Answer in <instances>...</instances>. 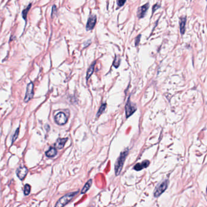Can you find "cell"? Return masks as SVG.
<instances>
[{
  "mask_svg": "<svg viewBox=\"0 0 207 207\" xmlns=\"http://www.w3.org/2000/svg\"><path fill=\"white\" fill-rule=\"evenodd\" d=\"M120 58L118 55H117L115 58V60H114V63H113V65L116 68H118L120 65Z\"/></svg>",
  "mask_w": 207,
  "mask_h": 207,
  "instance_id": "cell-19",
  "label": "cell"
},
{
  "mask_svg": "<svg viewBox=\"0 0 207 207\" xmlns=\"http://www.w3.org/2000/svg\"><path fill=\"white\" fill-rule=\"evenodd\" d=\"M96 20L97 17L96 15H91L89 17L87 22V24H86V30H90L94 28L96 23Z\"/></svg>",
  "mask_w": 207,
  "mask_h": 207,
  "instance_id": "cell-8",
  "label": "cell"
},
{
  "mask_svg": "<svg viewBox=\"0 0 207 207\" xmlns=\"http://www.w3.org/2000/svg\"><path fill=\"white\" fill-rule=\"evenodd\" d=\"M57 154V150L55 147H50V149L46 152V156L48 157H53Z\"/></svg>",
  "mask_w": 207,
  "mask_h": 207,
  "instance_id": "cell-12",
  "label": "cell"
},
{
  "mask_svg": "<svg viewBox=\"0 0 207 207\" xmlns=\"http://www.w3.org/2000/svg\"><path fill=\"white\" fill-rule=\"evenodd\" d=\"M19 131H20V128H18L16 129V130L15 131V133H14L13 135V137H12V143H13V142L16 140V139H17V137H18V134H19Z\"/></svg>",
  "mask_w": 207,
  "mask_h": 207,
  "instance_id": "cell-20",
  "label": "cell"
},
{
  "mask_svg": "<svg viewBox=\"0 0 207 207\" xmlns=\"http://www.w3.org/2000/svg\"><path fill=\"white\" fill-rule=\"evenodd\" d=\"M28 172V169L25 167H20L16 170V175L20 180H23Z\"/></svg>",
  "mask_w": 207,
  "mask_h": 207,
  "instance_id": "cell-7",
  "label": "cell"
},
{
  "mask_svg": "<svg viewBox=\"0 0 207 207\" xmlns=\"http://www.w3.org/2000/svg\"><path fill=\"white\" fill-rule=\"evenodd\" d=\"M168 185V180H165L159 184L155 189L154 192V196L155 197H158L167 189Z\"/></svg>",
  "mask_w": 207,
  "mask_h": 207,
  "instance_id": "cell-3",
  "label": "cell"
},
{
  "mask_svg": "<svg viewBox=\"0 0 207 207\" xmlns=\"http://www.w3.org/2000/svg\"><path fill=\"white\" fill-rule=\"evenodd\" d=\"M106 107V103H103V104L100 106V108H99V110L98 111V113L97 114V117H99L103 113H104V111H105Z\"/></svg>",
  "mask_w": 207,
  "mask_h": 207,
  "instance_id": "cell-17",
  "label": "cell"
},
{
  "mask_svg": "<svg viewBox=\"0 0 207 207\" xmlns=\"http://www.w3.org/2000/svg\"><path fill=\"white\" fill-rule=\"evenodd\" d=\"M150 161L148 160H145L141 163H138L134 167V169L136 171H141L144 168H147L150 165Z\"/></svg>",
  "mask_w": 207,
  "mask_h": 207,
  "instance_id": "cell-10",
  "label": "cell"
},
{
  "mask_svg": "<svg viewBox=\"0 0 207 207\" xmlns=\"http://www.w3.org/2000/svg\"><path fill=\"white\" fill-rule=\"evenodd\" d=\"M159 7H160V6H158L157 4H156L155 6H154L153 9H152V12H154L155 11H156L157 9H158Z\"/></svg>",
  "mask_w": 207,
  "mask_h": 207,
  "instance_id": "cell-24",
  "label": "cell"
},
{
  "mask_svg": "<svg viewBox=\"0 0 207 207\" xmlns=\"http://www.w3.org/2000/svg\"><path fill=\"white\" fill-rule=\"evenodd\" d=\"M78 193H79V191H77L68 193L65 195L58 201V202L55 205V206H63L66 205L71 200H72L73 198Z\"/></svg>",
  "mask_w": 207,
  "mask_h": 207,
  "instance_id": "cell-2",
  "label": "cell"
},
{
  "mask_svg": "<svg viewBox=\"0 0 207 207\" xmlns=\"http://www.w3.org/2000/svg\"><path fill=\"white\" fill-rule=\"evenodd\" d=\"M186 18H182L180 22V29L182 35H184L185 32V24H186Z\"/></svg>",
  "mask_w": 207,
  "mask_h": 207,
  "instance_id": "cell-14",
  "label": "cell"
},
{
  "mask_svg": "<svg viewBox=\"0 0 207 207\" xmlns=\"http://www.w3.org/2000/svg\"><path fill=\"white\" fill-rule=\"evenodd\" d=\"M30 189H31V187L29 184L25 185L24 188V194L26 196L29 195L30 192Z\"/></svg>",
  "mask_w": 207,
  "mask_h": 207,
  "instance_id": "cell-18",
  "label": "cell"
},
{
  "mask_svg": "<svg viewBox=\"0 0 207 207\" xmlns=\"http://www.w3.org/2000/svg\"><path fill=\"white\" fill-rule=\"evenodd\" d=\"M92 179L89 180L88 182L86 183V184L84 185L83 189H82V191H81V193L84 194L87 192L89 189V188H91V186L92 185Z\"/></svg>",
  "mask_w": 207,
  "mask_h": 207,
  "instance_id": "cell-13",
  "label": "cell"
},
{
  "mask_svg": "<svg viewBox=\"0 0 207 207\" xmlns=\"http://www.w3.org/2000/svg\"><path fill=\"white\" fill-rule=\"evenodd\" d=\"M128 150L123 151L121 154H120V156L117 160L115 164V173L116 176L119 175L120 174V172H121L123 168V163L125 161V159L128 156Z\"/></svg>",
  "mask_w": 207,
  "mask_h": 207,
  "instance_id": "cell-1",
  "label": "cell"
},
{
  "mask_svg": "<svg viewBox=\"0 0 207 207\" xmlns=\"http://www.w3.org/2000/svg\"><path fill=\"white\" fill-rule=\"evenodd\" d=\"M136 109H137V107H136L135 105H134V103H133L130 101V97H129L128 102H127L126 106H125L126 117L128 118L129 117H130L134 113V112H135Z\"/></svg>",
  "mask_w": 207,
  "mask_h": 207,
  "instance_id": "cell-4",
  "label": "cell"
},
{
  "mask_svg": "<svg viewBox=\"0 0 207 207\" xmlns=\"http://www.w3.org/2000/svg\"><path fill=\"white\" fill-rule=\"evenodd\" d=\"M149 6H150L149 4L146 3V4L142 6V7H140L139 9V10H138V11H137V16L139 18H143V17L145 16L146 12H147V11L148 9Z\"/></svg>",
  "mask_w": 207,
  "mask_h": 207,
  "instance_id": "cell-9",
  "label": "cell"
},
{
  "mask_svg": "<svg viewBox=\"0 0 207 207\" xmlns=\"http://www.w3.org/2000/svg\"><path fill=\"white\" fill-rule=\"evenodd\" d=\"M57 12V7L55 5H54L52 7V17H54V16L55 15V12Z\"/></svg>",
  "mask_w": 207,
  "mask_h": 207,
  "instance_id": "cell-22",
  "label": "cell"
},
{
  "mask_svg": "<svg viewBox=\"0 0 207 207\" xmlns=\"http://www.w3.org/2000/svg\"><path fill=\"white\" fill-rule=\"evenodd\" d=\"M95 64H96V62H94L92 63V65L88 69V70L87 71V74H86V79H87V80H88L90 78V77L92 75V74L94 72Z\"/></svg>",
  "mask_w": 207,
  "mask_h": 207,
  "instance_id": "cell-15",
  "label": "cell"
},
{
  "mask_svg": "<svg viewBox=\"0 0 207 207\" xmlns=\"http://www.w3.org/2000/svg\"><path fill=\"white\" fill-rule=\"evenodd\" d=\"M67 141V138H64V139H61V138H59V139H57V140L55 143V147L59 150L63 149Z\"/></svg>",
  "mask_w": 207,
  "mask_h": 207,
  "instance_id": "cell-11",
  "label": "cell"
},
{
  "mask_svg": "<svg viewBox=\"0 0 207 207\" xmlns=\"http://www.w3.org/2000/svg\"><path fill=\"white\" fill-rule=\"evenodd\" d=\"M140 37H141V35H139V36H138L137 37V38H136V40H135V46H137L138 45H139V43L140 42Z\"/></svg>",
  "mask_w": 207,
  "mask_h": 207,
  "instance_id": "cell-23",
  "label": "cell"
},
{
  "mask_svg": "<svg viewBox=\"0 0 207 207\" xmlns=\"http://www.w3.org/2000/svg\"><path fill=\"white\" fill-rule=\"evenodd\" d=\"M33 96V83L32 82L29 83L28 84L27 89H26V93L25 95V97L24 99V102L27 103L30 101Z\"/></svg>",
  "mask_w": 207,
  "mask_h": 207,
  "instance_id": "cell-6",
  "label": "cell"
},
{
  "mask_svg": "<svg viewBox=\"0 0 207 207\" xmlns=\"http://www.w3.org/2000/svg\"><path fill=\"white\" fill-rule=\"evenodd\" d=\"M125 2H126V0H117L118 6L120 7L123 6Z\"/></svg>",
  "mask_w": 207,
  "mask_h": 207,
  "instance_id": "cell-21",
  "label": "cell"
},
{
  "mask_svg": "<svg viewBox=\"0 0 207 207\" xmlns=\"http://www.w3.org/2000/svg\"><path fill=\"white\" fill-rule=\"evenodd\" d=\"M31 6H32V4H29L28 5V6L25 9L23 10V12H22V15H23V18L25 20H26L27 19V15H28V13L29 12V11L30 10V9L31 7Z\"/></svg>",
  "mask_w": 207,
  "mask_h": 207,
  "instance_id": "cell-16",
  "label": "cell"
},
{
  "mask_svg": "<svg viewBox=\"0 0 207 207\" xmlns=\"http://www.w3.org/2000/svg\"><path fill=\"white\" fill-rule=\"evenodd\" d=\"M68 117L63 112H60L55 116V122L60 125H63L67 122Z\"/></svg>",
  "mask_w": 207,
  "mask_h": 207,
  "instance_id": "cell-5",
  "label": "cell"
}]
</instances>
